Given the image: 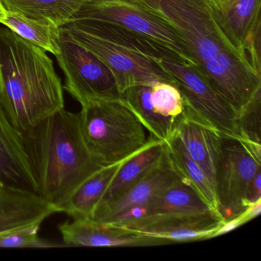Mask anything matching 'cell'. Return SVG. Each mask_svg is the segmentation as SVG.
<instances>
[{
	"instance_id": "23",
	"label": "cell",
	"mask_w": 261,
	"mask_h": 261,
	"mask_svg": "<svg viewBox=\"0 0 261 261\" xmlns=\"http://www.w3.org/2000/svg\"><path fill=\"white\" fill-rule=\"evenodd\" d=\"M3 25L44 51L55 56L60 53V27L33 20L9 10Z\"/></svg>"
},
{
	"instance_id": "9",
	"label": "cell",
	"mask_w": 261,
	"mask_h": 261,
	"mask_svg": "<svg viewBox=\"0 0 261 261\" xmlns=\"http://www.w3.org/2000/svg\"><path fill=\"white\" fill-rule=\"evenodd\" d=\"M59 46L60 53L56 57L65 74L63 88L80 105L90 100L121 98L109 68L61 28Z\"/></svg>"
},
{
	"instance_id": "21",
	"label": "cell",
	"mask_w": 261,
	"mask_h": 261,
	"mask_svg": "<svg viewBox=\"0 0 261 261\" xmlns=\"http://www.w3.org/2000/svg\"><path fill=\"white\" fill-rule=\"evenodd\" d=\"M9 11L62 27L71 21L85 0H1Z\"/></svg>"
},
{
	"instance_id": "18",
	"label": "cell",
	"mask_w": 261,
	"mask_h": 261,
	"mask_svg": "<svg viewBox=\"0 0 261 261\" xmlns=\"http://www.w3.org/2000/svg\"><path fill=\"white\" fill-rule=\"evenodd\" d=\"M212 3L224 34L247 58L243 47L250 32L260 23L261 0H218Z\"/></svg>"
},
{
	"instance_id": "31",
	"label": "cell",
	"mask_w": 261,
	"mask_h": 261,
	"mask_svg": "<svg viewBox=\"0 0 261 261\" xmlns=\"http://www.w3.org/2000/svg\"><path fill=\"white\" fill-rule=\"evenodd\" d=\"M212 2H216L218 0H212Z\"/></svg>"
},
{
	"instance_id": "19",
	"label": "cell",
	"mask_w": 261,
	"mask_h": 261,
	"mask_svg": "<svg viewBox=\"0 0 261 261\" xmlns=\"http://www.w3.org/2000/svg\"><path fill=\"white\" fill-rule=\"evenodd\" d=\"M123 161L94 172L72 192L61 206L59 212L66 213L73 219L91 220L96 207Z\"/></svg>"
},
{
	"instance_id": "20",
	"label": "cell",
	"mask_w": 261,
	"mask_h": 261,
	"mask_svg": "<svg viewBox=\"0 0 261 261\" xmlns=\"http://www.w3.org/2000/svg\"><path fill=\"white\" fill-rule=\"evenodd\" d=\"M165 143L166 157L174 171L215 213L219 215L215 187L203 169L192 160L178 137L172 135Z\"/></svg>"
},
{
	"instance_id": "14",
	"label": "cell",
	"mask_w": 261,
	"mask_h": 261,
	"mask_svg": "<svg viewBox=\"0 0 261 261\" xmlns=\"http://www.w3.org/2000/svg\"><path fill=\"white\" fill-rule=\"evenodd\" d=\"M57 212L54 205L38 194L0 186V234L42 224Z\"/></svg>"
},
{
	"instance_id": "2",
	"label": "cell",
	"mask_w": 261,
	"mask_h": 261,
	"mask_svg": "<svg viewBox=\"0 0 261 261\" xmlns=\"http://www.w3.org/2000/svg\"><path fill=\"white\" fill-rule=\"evenodd\" d=\"M0 105L22 134L65 109L53 60L7 27H0Z\"/></svg>"
},
{
	"instance_id": "15",
	"label": "cell",
	"mask_w": 261,
	"mask_h": 261,
	"mask_svg": "<svg viewBox=\"0 0 261 261\" xmlns=\"http://www.w3.org/2000/svg\"><path fill=\"white\" fill-rule=\"evenodd\" d=\"M172 135L181 140L192 160L199 165L215 185V169L224 137L183 113L175 119Z\"/></svg>"
},
{
	"instance_id": "5",
	"label": "cell",
	"mask_w": 261,
	"mask_h": 261,
	"mask_svg": "<svg viewBox=\"0 0 261 261\" xmlns=\"http://www.w3.org/2000/svg\"><path fill=\"white\" fill-rule=\"evenodd\" d=\"M81 105L84 141L102 166L123 161L147 144L146 129L122 97Z\"/></svg>"
},
{
	"instance_id": "1",
	"label": "cell",
	"mask_w": 261,
	"mask_h": 261,
	"mask_svg": "<svg viewBox=\"0 0 261 261\" xmlns=\"http://www.w3.org/2000/svg\"><path fill=\"white\" fill-rule=\"evenodd\" d=\"M171 25L212 88L241 112L261 94V74L230 42L211 0H134Z\"/></svg>"
},
{
	"instance_id": "28",
	"label": "cell",
	"mask_w": 261,
	"mask_h": 261,
	"mask_svg": "<svg viewBox=\"0 0 261 261\" xmlns=\"http://www.w3.org/2000/svg\"><path fill=\"white\" fill-rule=\"evenodd\" d=\"M247 220H246L245 217H244V214L242 212L238 216L223 222L221 225L214 232L211 238H216V237L225 234V233L232 231V230L238 228V227L247 224Z\"/></svg>"
},
{
	"instance_id": "12",
	"label": "cell",
	"mask_w": 261,
	"mask_h": 261,
	"mask_svg": "<svg viewBox=\"0 0 261 261\" xmlns=\"http://www.w3.org/2000/svg\"><path fill=\"white\" fill-rule=\"evenodd\" d=\"M0 186L39 195L23 135L0 105Z\"/></svg>"
},
{
	"instance_id": "27",
	"label": "cell",
	"mask_w": 261,
	"mask_h": 261,
	"mask_svg": "<svg viewBox=\"0 0 261 261\" xmlns=\"http://www.w3.org/2000/svg\"><path fill=\"white\" fill-rule=\"evenodd\" d=\"M259 200H261V169L249 182L243 199V205L246 209Z\"/></svg>"
},
{
	"instance_id": "30",
	"label": "cell",
	"mask_w": 261,
	"mask_h": 261,
	"mask_svg": "<svg viewBox=\"0 0 261 261\" xmlns=\"http://www.w3.org/2000/svg\"><path fill=\"white\" fill-rule=\"evenodd\" d=\"M7 16V10L3 4L2 1L0 0V23L3 24V22L5 20Z\"/></svg>"
},
{
	"instance_id": "10",
	"label": "cell",
	"mask_w": 261,
	"mask_h": 261,
	"mask_svg": "<svg viewBox=\"0 0 261 261\" xmlns=\"http://www.w3.org/2000/svg\"><path fill=\"white\" fill-rule=\"evenodd\" d=\"M224 220L214 212L134 218L117 224L139 234L169 244L210 239ZM114 226V225H113Z\"/></svg>"
},
{
	"instance_id": "22",
	"label": "cell",
	"mask_w": 261,
	"mask_h": 261,
	"mask_svg": "<svg viewBox=\"0 0 261 261\" xmlns=\"http://www.w3.org/2000/svg\"><path fill=\"white\" fill-rule=\"evenodd\" d=\"M152 86L141 85L131 87L122 94V98L150 134V138L166 142L172 136L175 120L155 112L151 99Z\"/></svg>"
},
{
	"instance_id": "13",
	"label": "cell",
	"mask_w": 261,
	"mask_h": 261,
	"mask_svg": "<svg viewBox=\"0 0 261 261\" xmlns=\"http://www.w3.org/2000/svg\"><path fill=\"white\" fill-rule=\"evenodd\" d=\"M66 247H149L169 244L163 240L148 238L127 229L96 222L74 219L59 226Z\"/></svg>"
},
{
	"instance_id": "32",
	"label": "cell",
	"mask_w": 261,
	"mask_h": 261,
	"mask_svg": "<svg viewBox=\"0 0 261 261\" xmlns=\"http://www.w3.org/2000/svg\"><path fill=\"white\" fill-rule=\"evenodd\" d=\"M0 90H1V85H0Z\"/></svg>"
},
{
	"instance_id": "24",
	"label": "cell",
	"mask_w": 261,
	"mask_h": 261,
	"mask_svg": "<svg viewBox=\"0 0 261 261\" xmlns=\"http://www.w3.org/2000/svg\"><path fill=\"white\" fill-rule=\"evenodd\" d=\"M151 99L155 112L166 118L175 120L184 111L182 95L172 84L158 82L152 85Z\"/></svg>"
},
{
	"instance_id": "25",
	"label": "cell",
	"mask_w": 261,
	"mask_h": 261,
	"mask_svg": "<svg viewBox=\"0 0 261 261\" xmlns=\"http://www.w3.org/2000/svg\"><path fill=\"white\" fill-rule=\"evenodd\" d=\"M41 224L30 226L19 230L0 234L1 248H53L66 247L39 238Z\"/></svg>"
},
{
	"instance_id": "3",
	"label": "cell",
	"mask_w": 261,
	"mask_h": 261,
	"mask_svg": "<svg viewBox=\"0 0 261 261\" xmlns=\"http://www.w3.org/2000/svg\"><path fill=\"white\" fill-rule=\"evenodd\" d=\"M39 195L57 208L101 165L84 141L79 113L59 111L22 134Z\"/></svg>"
},
{
	"instance_id": "11",
	"label": "cell",
	"mask_w": 261,
	"mask_h": 261,
	"mask_svg": "<svg viewBox=\"0 0 261 261\" xmlns=\"http://www.w3.org/2000/svg\"><path fill=\"white\" fill-rule=\"evenodd\" d=\"M180 181L182 179L169 164L166 154L160 164L151 169L121 196L96 209L91 220L113 225L131 212L143 207L162 191Z\"/></svg>"
},
{
	"instance_id": "17",
	"label": "cell",
	"mask_w": 261,
	"mask_h": 261,
	"mask_svg": "<svg viewBox=\"0 0 261 261\" xmlns=\"http://www.w3.org/2000/svg\"><path fill=\"white\" fill-rule=\"evenodd\" d=\"M165 157L166 143L149 138L144 147L123 162L96 209L107 205L121 196L151 169L160 164Z\"/></svg>"
},
{
	"instance_id": "29",
	"label": "cell",
	"mask_w": 261,
	"mask_h": 261,
	"mask_svg": "<svg viewBox=\"0 0 261 261\" xmlns=\"http://www.w3.org/2000/svg\"><path fill=\"white\" fill-rule=\"evenodd\" d=\"M261 212V200L256 201L254 204L247 207L245 210L243 212L244 217L247 222L254 219L256 217L259 216Z\"/></svg>"
},
{
	"instance_id": "6",
	"label": "cell",
	"mask_w": 261,
	"mask_h": 261,
	"mask_svg": "<svg viewBox=\"0 0 261 261\" xmlns=\"http://www.w3.org/2000/svg\"><path fill=\"white\" fill-rule=\"evenodd\" d=\"M156 62L176 82L184 99L183 114L215 129L223 137L243 140L239 113L212 88L196 66L182 62L171 51L163 53Z\"/></svg>"
},
{
	"instance_id": "16",
	"label": "cell",
	"mask_w": 261,
	"mask_h": 261,
	"mask_svg": "<svg viewBox=\"0 0 261 261\" xmlns=\"http://www.w3.org/2000/svg\"><path fill=\"white\" fill-rule=\"evenodd\" d=\"M210 212H214L194 189L184 181H180L162 191L143 207L131 212L113 225L144 217L198 215Z\"/></svg>"
},
{
	"instance_id": "7",
	"label": "cell",
	"mask_w": 261,
	"mask_h": 261,
	"mask_svg": "<svg viewBox=\"0 0 261 261\" xmlns=\"http://www.w3.org/2000/svg\"><path fill=\"white\" fill-rule=\"evenodd\" d=\"M91 19L118 25L165 47L195 65L189 47L175 30L134 0H85L72 20Z\"/></svg>"
},
{
	"instance_id": "4",
	"label": "cell",
	"mask_w": 261,
	"mask_h": 261,
	"mask_svg": "<svg viewBox=\"0 0 261 261\" xmlns=\"http://www.w3.org/2000/svg\"><path fill=\"white\" fill-rule=\"evenodd\" d=\"M60 28L109 68L121 95L137 85L166 82L176 86L173 77L143 51V36L91 19L70 21Z\"/></svg>"
},
{
	"instance_id": "26",
	"label": "cell",
	"mask_w": 261,
	"mask_h": 261,
	"mask_svg": "<svg viewBox=\"0 0 261 261\" xmlns=\"http://www.w3.org/2000/svg\"><path fill=\"white\" fill-rule=\"evenodd\" d=\"M261 94H257L239 114L242 140L260 144Z\"/></svg>"
},
{
	"instance_id": "8",
	"label": "cell",
	"mask_w": 261,
	"mask_h": 261,
	"mask_svg": "<svg viewBox=\"0 0 261 261\" xmlns=\"http://www.w3.org/2000/svg\"><path fill=\"white\" fill-rule=\"evenodd\" d=\"M261 169V145L224 137L215 169L218 214L224 221L242 213L249 182Z\"/></svg>"
}]
</instances>
